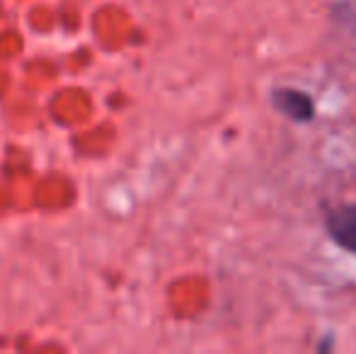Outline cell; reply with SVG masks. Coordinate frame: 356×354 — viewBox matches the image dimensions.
Segmentation results:
<instances>
[{
    "label": "cell",
    "mask_w": 356,
    "mask_h": 354,
    "mask_svg": "<svg viewBox=\"0 0 356 354\" xmlns=\"http://www.w3.org/2000/svg\"><path fill=\"white\" fill-rule=\"evenodd\" d=\"M325 231L334 246L349 255H356V202L330 209L325 214Z\"/></svg>",
    "instance_id": "1"
},
{
    "label": "cell",
    "mask_w": 356,
    "mask_h": 354,
    "mask_svg": "<svg viewBox=\"0 0 356 354\" xmlns=\"http://www.w3.org/2000/svg\"><path fill=\"white\" fill-rule=\"evenodd\" d=\"M272 107L296 124H308L315 119L313 97L298 88H289V86L274 88L272 90Z\"/></svg>",
    "instance_id": "2"
}]
</instances>
